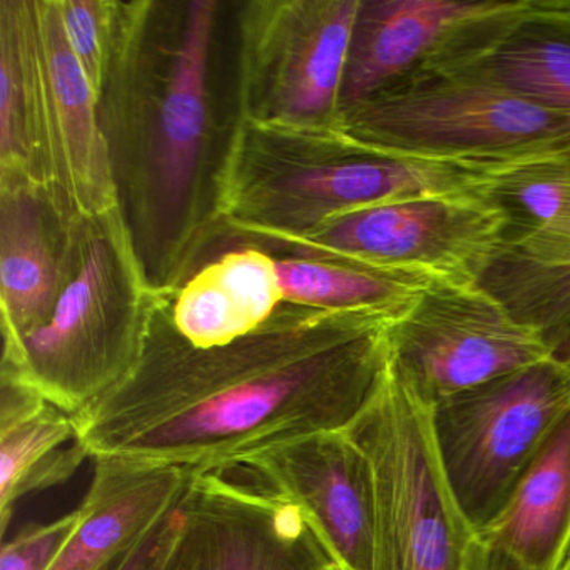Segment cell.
I'll use <instances>...</instances> for the list:
<instances>
[{"label": "cell", "mask_w": 570, "mask_h": 570, "mask_svg": "<svg viewBox=\"0 0 570 570\" xmlns=\"http://www.w3.org/2000/svg\"><path fill=\"white\" fill-rule=\"evenodd\" d=\"M400 315L278 309L256 332L212 348L146 315L135 366L76 415L79 442L91 459L205 472L345 432L382 385Z\"/></svg>", "instance_id": "cell-1"}, {"label": "cell", "mask_w": 570, "mask_h": 570, "mask_svg": "<svg viewBox=\"0 0 570 570\" xmlns=\"http://www.w3.org/2000/svg\"><path fill=\"white\" fill-rule=\"evenodd\" d=\"M333 136L360 151L497 169L570 153V112L422 66L342 112Z\"/></svg>", "instance_id": "cell-2"}, {"label": "cell", "mask_w": 570, "mask_h": 570, "mask_svg": "<svg viewBox=\"0 0 570 570\" xmlns=\"http://www.w3.org/2000/svg\"><path fill=\"white\" fill-rule=\"evenodd\" d=\"M372 463L373 570H466L475 530L460 512L433 440L432 412L393 368L346 429Z\"/></svg>", "instance_id": "cell-3"}, {"label": "cell", "mask_w": 570, "mask_h": 570, "mask_svg": "<svg viewBox=\"0 0 570 570\" xmlns=\"http://www.w3.org/2000/svg\"><path fill=\"white\" fill-rule=\"evenodd\" d=\"M121 255L115 236L88 243L49 318L6 340L2 380L79 415L128 375L141 350L146 316L116 315L128 286H135Z\"/></svg>", "instance_id": "cell-4"}, {"label": "cell", "mask_w": 570, "mask_h": 570, "mask_svg": "<svg viewBox=\"0 0 570 570\" xmlns=\"http://www.w3.org/2000/svg\"><path fill=\"white\" fill-rule=\"evenodd\" d=\"M430 412L450 492L480 532L570 412V353L500 376Z\"/></svg>", "instance_id": "cell-5"}, {"label": "cell", "mask_w": 570, "mask_h": 570, "mask_svg": "<svg viewBox=\"0 0 570 570\" xmlns=\"http://www.w3.org/2000/svg\"><path fill=\"white\" fill-rule=\"evenodd\" d=\"M509 228L502 206L480 189L343 213L288 245L425 285L479 286Z\"/></svg>", "instance_id": "cell-6"}, {"label": "cell", "mask_w": 570, "mask_h": 570, "mask_svg": "<svg viewBox=\"0 0 570 570\" xmlns=\"http://www.w3.org/2000/svg\"><path fill=\"white\" fill-rule=\"evenodd\" d=\"M149 570H345L302 507L243 463L196 472Z\"/></svg>", "instance_id": "cell-7"}, {"label": "cell", "mask_w": 570, "mask_h": 570, "mask_svg": "<svg viewBox=\"0 0 570 570\" xmlns=\"http://www.w3.org/2000/svg\"><path fill=\"white\" fill-rule=\"evenodd\" d=\"M326 158L285 161L236 181L228 218L245 232L288 243L343 213L403 199L480 191L493 169L350 148L326 132Z\"/></svg>", "instance_id": "cell-8"}, {"label": "cell", "mask_w": 570, "mask_h": 570, "mask_svg": "<svg viewBox=\"0 0 570 570\" xmlns=\"http://www.w3.org/2000/svg\"><path fill=\"white\" fill-rule=\"evenodd\" d=\"M360 0L262 4L245 36L243 101L253 125L285 135H325L340 99Z\"/></svg>", "instance_id": "cell-9"}, {"label": "cell", "mask_w": 570, "mask_h": 570, "mask_svg": "<svg viewBox=\"0 0 570 570\" xmlns=\"http://www.w3.org/2000/svg\"><path fill=\"white\" fill-rule=\"evenodd\" d=\"M390 356L403 383L433 409L557 353L482 286L430 285L393 322Z\"/></svg>", "instance_id": "cell-10"}, {"label": "cell", "mask_w": 570, "mask_h": 570, "mask_svg": "<svg viewBox=\"0 0 570 570\" xmlns=\"http://www.w3.org/2000/svg\"><path fill=\"white\" fill-rule=\"evenodd\" d=\"M239 463L308 513L343 569L373 570L375 476L346 430L305 436Z\"/></svg>", "instance_id": "cell-11"}, {"label": "cell", "mask_w": 570, "mask_h": 570, "mask_svg": "<svg viewBox=\"0 0 570 570\" xmlns=\"http://www.w3.org/2000/svg\"><path fill=\"white\" fill-rule=\"evenodd\" d=\"M423 66L460 72L570 112V12L562 0H513L466 26Z\"/></svg>", "instance_id": "cell-12"}, {"label": "cell", "mask_w": 570, "mask_h": 570, "mask_svg": "<svg viewBox=\"0 0 570 570\" xmlns=\"http://www.w3.org/2000/svg\"><path fill=\"white\" fill-rule=\"evenodd\" d=\"M507 4L502 0H360L340 111L412 75L466 26Z\"/></svg>", "instance_id": "cell-13"}, {"label": "cell", "mask_w": 570, "mask_h": 570, "mask_svg": "<svg viewBox=\"0 0 570 570\" xmlns=\"http://www.w3.org/2000/svg\"><path fill=\"white\" fill-rule=\"evenodd\" d=\"M218 4L196 0L173 58L159 106L151 158V195L166 228L188 208L208 125V62Z\"/></svg>", "instance_id": "cell-14"}, {"label": "cell", "mask_w": 570, "mask_h": 570, "mask_svg": "<svg viewBox=\"0 0 570 570\" xmlns=\"http://www.w3.org/2000/svg\"><path fill=\"white\" fill-rule=\"evenodd\" d=\"M91 485L78 523L49 570H98L132 540L161 522L196 472L95 456Z\"/></svg>", "instance_id": "cell-15"}, {"label": "cell", "mask_w": 570, "mask_h": 570, "mask_svg": "<svg viewBox=\"0 0 570 570\" xmlns=\"http://www.w3.org/2000/svg\"><path fill=\"white\" fill-rule=\"evenodd\" d=\"M36 39L42 59L48 116H55L56 159L69 178L79 208L105 213L111 208L112 185L108 149L96 121V96L88 76L62 32L58 2L36 4Z\"/></svg>", "instance_id": "cell-16"}, {"label": "cell", "mask_w": 570, "mask_h": 570, "mask_svg": "<svg viewBox=\"0 0 570 570\" xmlns=\"http://www.w3.org/2000/svg\"><path fill=\"white\" fill-rule=\"evenodd\" d=\"M523 570L570 566V412L513 487L495 517L475 533Z\"/></svg>", "instance_id": "cell-17"}, {"label": "cell", "mask_w": 570, "mask_h": 570, "mask_svg": "<svg viewBox=\"0 0 570 570\" xmlns=\"http://www.w3.org/2000/svg\"><path fill=\"white\" fill-rule=\"evenodd\" d=\"M276 259L255 248L223 255L196 273L176 296V333L198 348L228 345L269 322L282 308Z\"/></svg>", "instance_id": "cell-18"}, {"label": "cell", "mask_w": 570, "mask_h": 570, "mask_svg": "<svg viewBox=\"0 0 570 570\" xmlns=\"http://www.w3.org/2000/svg\"><path fill=\"white\" fill-rule=\"evenodd\" d=\"M91 459L78 419L18 383L2 380L0 520L8 532L19 500L61 485Z\"/></svg>", "instance_id": "cell-19"}, {"label": "cell", "mask_w": 570, "mask_h": 570, "mask_svg": "<svg viewBox=\"0 0 570 570\" xmlns=\"http://www.w3.org/2000/svg\"><path fill=\"white\" fill-rule=\"evenodd\" d=\"M480 286L520 323L570 353V215L552 228L509 242Z\"/></svg>", "instance_id": "cell-20"}, {"label": "cell", "mask_w": 570, "mask_h": 570, "mask_svg": "<svg viewBox=\"0 0 570 570\" xmlns=\"http://www.w3.org/2000/svg\"><path fill=\"white\" fill-rule=\"evenodd\" d=\"M41 206L21 186H4L0 222V285L6 340L45 323L62 289Z\"/></svg>", "instance_id": "cell-21"}, {"label": "cell", "mask_w": 570, "mask_h": 570, "mask_svg": "<svg viewBox=\"0 0 570 570\" xmlns=\"http://www.w3.org/2000/svg\"><path fill=\"white\" fill-rule=\"evenodd\" d=\"M283 302L330 312L402 313L425 283L340 259H276Z\"/></svg>", "instance_id": "cell-22"}, {"label": "cell", "mask_w": 570, "mask_h": 570, "mask_svg": "<svg viewBox=\"0 0 570 570\" xmlns=\"http://www.w3.org/2000/svg\"><path fill=\"white\" fill-rule=\"evenodd\" d=\"M483 193L509 216L507 243L552 228L570 215V153L497 168Z\"/></svg>", "instance_id": "cell-23"}, {"label": "cell", "mask_w": 570, "mask_h": 570, "mask_svg": "<svg viewBox=\"0 0 570 570\" xmlns=\"http://www.w3.org/2000/svg\"><path fill=\"white\" fill-rule=\"evenodd\" d=\"M2 61H0V151L2 166L8 169L21 158L24 138V78L21 55L12 14L4 12L2 21Z\"/></svg>", "instance_id": "cell-24"}, {"label": "cell", "mask_w": 570, "mask_h": 570, "mask_svg": "<svg viewBox=\"0 0 570 570\" xmlns=\"http://www.w3.org/2000/svg\"><path fill=\"white\" fill-rule=\"evenodd\" d=\"M58 8L66 41L99 98L106 71L108 6L102 2L68 0L58 2Z\"/></svg>", "instance_id": "cell-25"}, {"label": "cell", "mask_w": 570, "mask_h": 570, "mask_svg": "<svg viewBox=\"0 0 570 570\" xmlns=\"http://www.w3.org/2000/svg\"><path fill=\"white\" fill-rule=\"evenodd\" d=\"M78 523V510L48 523H31L6 540L0 570H49Z\"/></svg>", "instance_id": "cell-26"}, {"label": "cell", "mask_w": 570, "mask_h": 570, "mask_svg": "<svg viewBox=\"0 0 570 570\" xmlns=\"http://www.w3.org/2000/svg\"><path fill=\"white\" fill-rule=\"evenodd\" d=\"M168 515L161 522L156 523L148 532L132 540L125 549L119 550L108 562L102 563L98 570H149Z\"/></svg>", "instance_id": "cell-27"}, {"label": "cell", "mask_w": 570, "mask_h": 570, "mask_svg": "<svg viewBox=\"0 0 570 570\" xmlns=\"http://www.w3.org/2000/svg\"><path fill=\"white\" fill-rule=\"evenodd\" d=\"M466 570H523L515 560L510 559L507 553L500 550L492 549L480 542L479 539H473L472 546L469 549V557H466Z\"/></svg>", "instance_id": "cell-28"}, {"label": "cell", "mask_w": 570, "mask_h": 570, "mask_svg": "<svg viewBox=\"0 0 570 570\" xmlns=\"http://www.w3.org/2000/svg\"><path fill=\"white\" fill-rule=\"evenodd\" d=\"M563 8L567 9V11L570 12V0H562Z\"/></svg>", "instance_id": "cell-29"}, {"label": "cell", "mask_w": 570, "mask_h": 570, "mask_svg": "<svg viewBox=\"0 0 570 570\" xmlns=\"http://www.w3.org/2000/svg\"><path fill=\"white\" fill-rule=\"evenodd\" d=\"M567 570H570V567H569V569H567Z\"/></svg>", "instance_id": "cell-30"}, {"label": "cell", "mask_w": 570, "mask_h": 570, "mask_svg": "<svg viewBox=\"0 0 570 570\" xmlns=\"http://www.w3.org/2000/svg\"><path fill=\"white\" fill-rule=\"evenodd\" d=\"M570 567V566H569Z\"/></svg>", "instance_id": "cell-31"}, {"label": "cell", "mask_w": 570, "mask_h": 570, "mask_svg": "<svg viewBox=\"0 0 570 570\" xmlns=\"http://www.w3.org/2000/svg\"><path fill=\"white\" fill-rule=\"evenodd\" d=\"M567 356V355H566Z\"/></svg>", "instance_id": "cell-32"}]
</instances>
